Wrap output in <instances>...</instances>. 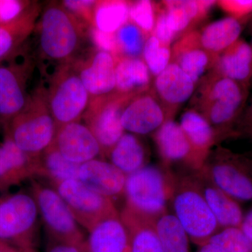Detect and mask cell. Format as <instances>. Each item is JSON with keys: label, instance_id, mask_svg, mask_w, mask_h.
Listing matches in <instances>:
<instances>
[{"label": "cell", "instance_id": "4316f807", "mask_svg": "<svg viewBox=\"0 0 252 252\" xmlns=\"http://www.w3.org/2000/svg\"><path fill=\"white\" fill-rule=\"evenodd\" d=\"M107 157L111 163L127 176L147 165L149 154L138 136L125 132Z\"/></svg>", "mask_w": 252, "mask_h": 252}, {"label": "cell", "instance_id": "ba28073f", "mask_svg": "<svg viewBox=\"0 0 252 252\" xmlns=\"http://www.w3.org/2000/svg\"><path fill=\"white\" fill-rule=\"evenodd\" d=\"M39 212L31 193L19 192L0 198V240H12L23 250L33 249Z\"/></svg>", "mask_w": 252, "mask_h": 252}, {"label": "cell", "instance_id": "277c9868", "mask_svg": "<svg viewBox=\"0 0 252 252\" xmlns=\"http://www.w3.org/2000/svg\"><path fill=\"white\" fill-rule=\"evenodd\" d=\"M57 129L46 101L34 97L10 121L6 137L36 160L54 142Z\"/></svg>", "mask_w": 252, "mask_h": 252}, {"label": "cell", "instance_id": "f5cc1de1", "mask_svg": "<svg viewBox=\"0 0 252 252\" xmlns=\"http://www.w3.org/2000/svg\"><path fill=\"white\" fill-rule=\"evenodd\" d=\"M251 46H252V45H251Z\"/></svg>", "mask_w": 252, "mask_h": 252}, {"label": "cell", "instance_id": "2e32d148", "mask_svg": "<svg viewBox=\"0 0 252 252\" xmlns=\"http://www.w3.org/2000/svg\"><path fill=\"white\" fill-rule=\"evenodd\" d=\"M152 135L162 165L171 169L175 164H182L197 172L191 146L178 123L174 119L167 121Z\"/></svg>", "mask_w": 252, "mask_h": 252}, {"label": "cell", "instance_id": "4fadbf2b", "mask_svg": "<svg viewBox=\"0 0 252 252\" xmlns=\"http://www.w3.org/2000/svg\"><path fill=\"white\" fill-rule=\"evenodd\" d=\"M27 61L0 64V119L9 122L27 106Z\"/></svg>", "mask_w": 252, "mask_h": 252}, {"label": "cell", "instance_id": "f35d334b", "mask_svg": "<svg viewBox=\"0 0 252 252\" xmlns=\"http://www.w3.org/2000/svg\"><path fill=\"white\" fill-rule=\"evenodd\" d=\"M217 4L229 17L242 23L252 16V0H220Z\"/></svg>", "mask_w": 252, "mask_h": 252}, {"label": "cell", "instance_id": "30bf717a", "mask_svg": "<svg viewBox=\"0 0 252 252\" xmlns=\"http://www.w3.org/2000/svg\"><path fill=\"white\" fill-rule=\"evenodd\" d=\"M132 97L114 93L90 102L86 113V126L98 141L102 157H107L111 149L125 133L122 124V111Z\"/></svg>", "mask_w": 252, "mask_h": 252}, {"label": "cell", "instance_id": "52a82bcc", "mask_svg": "<svg viewBox=\"0 0 252 252\" xmlns=\"http://www.w3.org/2000/svg\"><path fill=\"white\" fill-rule=\"evenodd\" d=\"M31 193L35 200L49 238L78 246L85 243L80 225L56 189L33 180Z\"/></svg>", "mask_w": 252, "mask_h": 252}, {"label": "cell", "instance_id": "d6986e66", "mask_svg": "<svg viewBox=\"0 0 252 252\" xmlns=\"http://www.w3.org/2000/svg\"><path fill=\"white\" fill-rule=\"evenodd\" d=\"M116 60L105 51H99L77 72L93 99L115 93Z\"/></svg>", "mask_w": 252, "mask_h": 252}, {"label": "cell", "instance_id": "8992f818", "mask_svg": "<svg viewBox=\"0 0 252 252\" xmlns=\"http://www.w3.org/2000/svg\"><path fill=\"white\" fill-rule=\"evenodd\" d=\"M81 37L77 18L64 6L53 5L45 10L39 28V46L47 59H69L78 49Z\"/></svg>", "mask_w": 252, "mask_h": 252}, {"label": "cell", "instance_id": "7bdbcfd3", "mask_svg": "<svg viewBox=\"0 0 252 252\" xmlns=\"http://www.w3.org/2000/svg\"><path fill=\"white\" fill-rule=\"evenodd\" d=\"M96 1L91 0H67L63 5L69 12L76 14L86 22L92 23L94 10Z\"/></svg>", "mask_w": 252, "mask_h": 252}, {"label": "cell", "instance_id": "ffe728a7", "mask_svg": "<svg viewBox=\"0 0 252 252\" xmlns=\"http://www.w3.org/2000/svg\"><path fill=\"white\" fill-rule=\"evenodd\" d=\"M179 124L191 146L197 172L200 171L212 149L220 142L216 132L207 119L193 108L183 113Z\"/></svg>", "mask_w": 252, "mask_h": 252}, {"label": "cell", "instance_id": "6da1fadb", "mask_svg": "<svg viewBox=\"0 0 252 252\" xmlns=\"http://www.w3.org/2000/svg\"><path fill=\"white\" fill-rule=\"evenodd\" d=\"M199 84L191 108L210 123L220 142L235 138L233 127L246 105L249 88L213 70Z\"/></svg>", "mask_w": 252, "mask_h": 252}, {"label": "cell", "instance_id": "9c48e42d", "mask_svg": "<svg viewBox=\"0 0 252 252\" xmlns=\"http://www.w3.org/2000/svg\"><path fill=\"white\" fill-rule=\"evenodd\" d=\"M51 186L67 204L79 225L88 232L101 220L119 212L114 200L89 188L79 180Z\"/></svg>", "mask_w": 252, "mask_h": 252}, {"label": "cell", "instance_id": "f907efd6", "mask_svg": "<svg viewBox=\"0 0 252 252\" xmlns=\"http://www.w3.org/2000/svg\"><path fill=\"white\" fill-rule=\"evenodd\" d=\"M247 154H248V155H251L252 156V150L250 151V152H247Z\"/></svg>", "mask_w": 252, "mask_h": 252}, {"label": "cell", "instance_id": "ab89813d", "mask_svg": "<svg viewBox=\"0 0 252 252\" xmlns=\"http://www.w3.org/2000/svg\"><path fill=\"white\" fill-rule=\"evenodd\" d=\"M29 9L27 1L20 0H0V25L16 21Z\"/></svg>", "mask_w": 252, "mask_h": 252}, {"label": "cell", "instance_id": "44dd1931", "mask_svg": "<svg viewBox=\"0 0 252 252\" xmlns=\"http://www.w3.org/2000/svg\"><path fill=\"white\" fill-rule=\"evenodd\" d=\"M86 240L90 252H130V238L120 212L99 222Z\"/></svg>", "mask_w": 252, "mask_h": 252}, {"label": "cell", "instance_id": "d4e9b609", "mask_svg": "<svg viewBox=\"0 0 252 252\" xmlns=\"http://www.w3.org/2000/svg\"><path fill=\"white\" fill-rule=\"evenodd\" d=\"M115 74L117 94L134 96L152 88V75L140 58L116 60Z\"/></svg>", "mask_w": 252, "mask_h": 252}, {"label": "cell", "instance_id": "74e56055", "mask_svg": "<svg viewBox=\"0 0 252 252\" xmlns=\"http://www.w3.org/2000/svg\"><path fill=\"white\" fill-rule=\"evenodd\" d=\"M152 36L157 38L160 43L170 46L177 36L169 27L166 11L162 3H156V22Z\"/></svg>", "mask_w": 252, "mask_h": 252}, {"label": "cell", "instance_id": "7dc6e473", "mask_svg": "<svg viewBox=\"0 0 252 252\" xmlns=\"http://www.w3.org/2000/svg\"><path fill=\"white\" fill-rule=\"evenodd\" d=\"M244 155H245L247 163H248V166L250 169V171H251L252 174V156L248 155V154H245Z\"/></svg>", "mask_w": 252, "mask_h": 252}, {"label": "cell", "instance_id": "83f0119b", "mask_svg": "<svg viewBox=\"0 0 252 252\" xmlns=\"http://www.w3.org/2000/svg\"><path fill=\"white\" fill-rule=\"evenodd\" d=\"M161 3L166 11L169 27L177 37L191 31V28L206 16L200 0H167Z\"/></svg>", "mask_w": 252, "mask_h": 252}, {"label": "cell", "instance_id": "e0dca14e", "mask_svg": "<svg viewBox=\"0 0 252 252\" xmlns=\"http://www.w3.org/2000/svg\"><path fill=\"white\" fill-rule=\"evenodd\" d=\"M171 61L198 84L207 70H212L216 60L204 49L199 31H191L178 38L171 49Z\"/></svg>", "mask_w": 252, "mask_h": 252}, {"label": "cell", "instance_id": "681fc988", "mask_svg": "<svg viewBox=\"0 0 252 252\" xmlns=\"http://www.w3.org/2000/svg\"><path fill=\"white\" fill-rule=\"evenodd\" d=\"M0 252H10L9 250H6V249L3 248V247H0Z\"/></svg>", "mask_w": 252, "mask_h": 252}, {"label": "cell", "instance_id": "7402d4cb", "mask_svg": "<svg viewBox=\"0 0 252 252\" xmlns=\"http://www.w3.org/2000/svg\"><path fill=\"white\" fill-rule=\"evenodd\" d=\"M37 159L24 153L9 137L0 144V189L36 176Z\"/></svg>", "mask_w": 252, "mask_h": 252}, {"label": "cell", "instance_id": "cb8c5ba5", "mask_svg": "<svg viewBox=\"0 0 252 252\" xmlns=\"http://www.w3.org/2000/svg\"><path fill=\"white\" fill-rule=\"evenodd\" d=\"M212 70L250 88L252 84V47L239 39L220 55Z\"/></svg>", "mask_w": 252, "mask_h": 252}, {"label": "cell", "instance_id": "4dcf8cb0", "mask_svg": "<svg viewBox=\"0 0 252 252\" xmlns=\"http://www.w3.org/2000/svg\"><path fill=\"white\" fill-rule=\"evenodd\" d=\"M130 1H96L93 15L94 28L104 32L116 33L129 21Z\"/></svg>", "mask_w": 252, "mask_h": 252}, {"label": "cell", "instance_id": "f546056e", "mask_svg": "<svg viewBox=\"0 0 252 252\" xmlns=\"http://www.w3.org/2000/svg\"><path fill=\"white\" fill-rule=\"evenodd\" d=\"M80 165L67 160L52 143L37 158L36 176L49 180L51 185L78 180Z\"/></svg>", "mask_w": 252, "mask_h": 252}, {"label": "cell", "instance_id": "7a4b0ae2", "mask_svg": "<svg viewBox=\"0 0 252 252\" xmlns=\"http://www.w3.org/2000/svg\"><path fill=\"white\" fill-rule=\"evenodd\" d=\"M175 174L163 165H147L126 177L124 207L151 220L167 211L175 186Z\"/></svg>", "mask_w": 252, "mask_h": 252}, {"label": "cell", "instance_id": "1f68e13d", "mask_svg": "<svg viewBox=\"0 0 252 252\" xmlns=\"http://www.w3.org/2000/svg\"><path fill=\"white\" fill-rule=\"evenodd\" d=\"M164 252H190V239L175 215L165 212L154 221Z\"/></svg>", "mask_w": 252, "mask_h": 252}, {"label": "cell", "instance_id": "8fae6325", "mask_svg": "<svg viewBox=\"0 0 252 252\" xmlns=\"http://www.w3.org/2000/svg\"><path fill=\"white\" fill-rule=\"evenodd\" d=\"M90 98L77 72L68 70L61 72L46 101L57 128L77 122L90 104Z\"/></svg>", "mask_w": 252, "mask_h": 252}, {"label": "cell", "instance_id": "60d3db41", "mask_svg": "<svg viewBox=\"0 0 252 252\" xmlns=\"http://www.w3.org/2000/svg\"><path fill=\"white\" fill-rule=\"evenodd\" d=\"M91 37L99 51L112 54L115 60L120 58L116 33L104 32L94 27L91 30Z\"/></svg>", "mask_w": 252, "mask_h": 252}, {"label": "cell", "instance_id": "b9f144b4", "mask_svg": "<svg viewBox=\"0 0 252 252\" xmlns=\"http://www.w3.org/2000/svg\"><path fill=\"white\" fill-rule=\"evenodd\" d=\"M233 131L235 138H245L252 140V98L245 105L235 123Z\"/></svg>", "mask_w": 252, "mask_h": 252}, {"label": "cell", "instance_id": "5bb4252c", "mask_svg": "<svg viewBox=\"0 0 252 252\" xmlns=\"http://www.w3.org/2000/svg\"><path fill=\"white\" fill-rule=\"evenodd\" d=\"M196 84L178 65L170 63L154 78L152 91L162 104L169 120L175 117L181 106L193 96Z\"/></svg>", "mask_w": 252, "mask_h": 252}, {"label": "cell", "instance_id": "603a6c76", "mask_svg": "<svg viewBox=\"0 0 252 252\" xmlns=\"http://www.w3.org/2000/svg\"><path fill=\"white\" fill-rule=\"evenodd\" d=\"M193 172L204 198L220 228H240L244 215L238 201L213 185L198 171Z\"/></svg>", "mask_w": 252, "mask_h": 252}, {"label": "cell", "instance_id": "3957f363", "mask_svg": "<svg viewBox=\"0 0 252 252\" xmlns=\"http://www.w3.org/2000/svg\"><path fill=\"white\" fill-rule=\"evenodd\" d=\"M173 215L187 232L190 241L199 247L208 243L220 230L218 222L204 198L193 172L175 174L170 202Z\"/></svg>", "mask_w": 252, "mask_h": 252}, {"label": "cell", "instance_id": "d6a6232c", "mask_svg": "<svg viewBox=\"0 0 252 252\" xmlns=\"http://www.w3.org/2000/svg\"><path fill=\"white\" fill-rule=\"evenodd\" d=\"M34 14L29 8L16 21L0 25V62L14 54L26 39L33 26Z\"/></svg>", "mask_w": 252, "mask_h": 252}, {"label": "cell", "instance_id": "d590c367", "mask_svg": "<svg viewBox=\"0 0 252 252\" xmlns=\"http://www.w3.org/2000/svg\"><path fill=\"white\" fill-rule=\"evenodd\" d=\"M208 243L215 244L225 252H252V243L239 227L220 228Z\"/></svg>", "mask_w": 252, "mask_h": 252}, {"label": "cell", "instance_id": "e575fe53", "mask_svg": "<svg viewBox=\"0 0 252 252\" xmlns=\"http://www.w3.org/2000/svg\"><path fill=\"white\" fill-rule=\"evenodd\" d=\"M171 48L165 45L154 36H149L144 44L142 60L152 77H157L166 69L171 61Z\"/></svg>", "mask_w": 252, "mask_h": 252}, {"label": "cell", "instance_id": "7c38bea8", "mask_svg": "<svg viewBox=\"0 0 252 252\" xmlns=\"http://www.w3.org/2000/svg\"><path fill=\"white\" fill-rule=\"evenodd\" d=\"M168 120L165 109L152 88L133 96L122 111L124 130L137 136L153 135Z\"/></svg>", "mask_w": 252, "mask_h": 252}, {"label": "cell", "instance_id": "c3c4849f", "mask_svg": "<svg viewBox=\"0 0 252 252\" xmlns=\"http://www.w3.org/2000/svg\"><path fill=\"white\" fill-rule=\"evenodd\" d=\"M82 252H90L89 250H88L87 246H86V242L82 246Z\"/></svg>", "mask_w": 252, "mask_h": 252}, {"label": "cell", "instance_id": "8d00e7d4", "mask_svg": "<svg viewBox=\"0 0 252 252\" xmlns=\"http://www.w3.org/2000/svg\"><path fill=\"white\" fill-rule=\"evenodd\" d=\"M129 21L147 36L152 35L156 22V3L149 0L130 2Z\"/></svg>", "mask_w": 252, "mask_h": 252}, {"label": "cell", "instance_id": "9a60e30c", "mask_svg": "<svg viewBox=\"0 0 252 252\" xmlns=\"http://www.w3.org/2000/svg\"><path fill=\"white\" fill-rule=\"evenodd\" d=\"M53 144L67 160L78 165L102 156V149L93 132L78 122L59 127Z\"/></svg>", "mask_w": 252, "mask_h": 252}, {"label": "cell", "instance_id": "f6af8a7d", "mask_svg": "<svg viewBox=\"0 0 252 252\" xmlns=\"http://www.w3.org/2000/svg\"><path fill=\"white\" fill-rule=\"evenodd\" d=\"M240 228L252 243V207L247 215L244 216Z\"/></svg>", "mask_w": 252, "mask_h": 252}, {"label": "cell", "instance_id": "f1b7e54d", "mask_svg": "<svg viewBox=\"0 0 252 252\" xmlns=\"http://www.w3.org/2000/svg\"><path fill=\"white\" fill-rule=\"evenodd\" d=\"M120 215L130 234V252H164L154 220L135 215L125 207Z\"/></svg>", "mask_w": 252, "mask_h": 252}, {"label": "cell", "instance_id": "836d02e7", "mask_svg": "<svg viewBox=\"0 0 252 252\" xmlns=\"http://www.w3.org/2000/svg\"><path fill=\"white\" fill-rule=\"evenodd\" d=\"M121 57L140 58L149 36L128 21L116 32Z\"/></svg>", "mask_w": 252, "mask_h": 252}, {"label": "cell", "instance_id": "bcb514c9", "mask_svg": "<svg viewBox=\"0 0 252 252\" xmlns=\"http://www.w3.org/2000/svg\"><path fill=\"white\" fill-rule=\"evenodd\" d=\"M197 252H225L220 247L212 243H207L203 246L200 247V249Z\"/></svg>", "mask_w": 252, "mask_h": 252}, {"label": "cell", "instance_id": "5b68a950", "mask_svg": "<svg viewBox=\"0 0 252 252\" xmlns=\"http://www.w3.org/2000/svg\"><path fill=\"white\" fill-rule=\"evenodd\" d=\"M198 172L237 201H252V174L244 154L217 146Z\"/></svg>", "mask_w": 252, "mask_h": 252}, {"label": "cell", "instance_id": "816d5d0a", "mask_svg": "<svg viewBox=\"0 0 252 252\" xmlns=\"http://www.w3.org/2000/svg\"></svg>", "mask_w": 252, "mask_h": 252}, {"label": "cell", "instance_id": "ee69618b", "mask_svg": "<svg viewBox=\"0 0 252 252\" xmlns=\"http://www.w3.org/2000/svg\"><path fill=\"white\" fill-rule=\"evenodd\" d=\"M82 246L59 241L48 237L46 252H82Z\"/></svg>", "mask_w": 252, "mask_h": 252}, {"label": "cell", "instance_id": "ac0fdd59", "mask_svg": "<svg viewBox=\"0 0 252 252\" xmlns=\"http://www.w3.org/2000/svg\"><path fill=\"white\" fill-rule=\"evenodd\" d=\"M126 177L110 162L97 158L81 164L78 175L86 187L113 200L124 195Z\"/></svg>", "mask_w": 252, "mask_h": 252}, {"label": "cell", "instance_id": "484cf974", "mask_svg": "<svg viewBox=\"0 0 252 252\" xmlns=\"http://www.w3.org/2000/svg\"><path fill=\"white\" fill-rule=\"evenodd\" d=\"M243 27V23L229 16L214 21L199 31L202 46L217 60L220 55L240 39Z\"/></svg>", "mask_w": 252, "mask_h": 252}]
</instances>
